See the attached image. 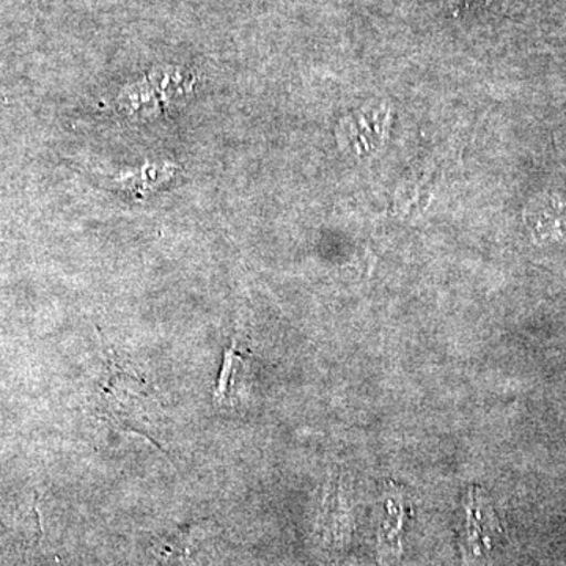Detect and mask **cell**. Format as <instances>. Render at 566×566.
Here are the masks:
<instances>
[{"instance_id":"cell-3","label":"cell","mask_w":566,"mask_h":566,"mask_svg":"<svg viewBox=\"0 0 566 566\" xmlns=\"http://www.w3.org/2000/svg\"><path fill=\"white\" fill-rule=\"evenodd\" d=\"M203 534V523L189 524L180 531L161 536L153 546V553L163 566H188L191 551Z\"/></svg>"},{"instance_id":"cell-1","label":"cell","mask_w":566,"mask_h":566,"mask_svg":"<svg viewBox=\"0 0 566 566\" xmlns=\"http://www.w3.org/2000/svg\"><path fill=\"white\" fill-rule=\"evenodd\" d=\"M95 401L99 417L123 431L144 436L147 441L161 449L150 433V386L114 354H107L102 378L96 386Z\"/></svg>"},{"instance_id":"cell-4","label":"cell","mask_w":566,"mask_h":566,"mask_svg":"<svg viewBox=\"0 0 566 566\" xmlns=\"http://www.w3.org/2000/svg\"><path fill=\"white\" fill-rule=\"evenodd\" d=\"M439 2L455 20H461L490 9L494 0H439Z\"/></svg>"},{"instance_id":"cell-2","label":"cell","mask_w":566,"mask_h":566,"mask_svg":"<svg viewBox=\"0 0 566 566\" xmlns=\"http://www.w3.org/2000/svg\"><path fill=\"white\" fill-rule=\"evenodd\" d=\"M387 122V111L381 109V106L375 109H363L357 114L349 115L344 123H342V139L353 148L354 151L364 155V153L375 151L385 139V125Z\"/></svg>"}]
</instances>
